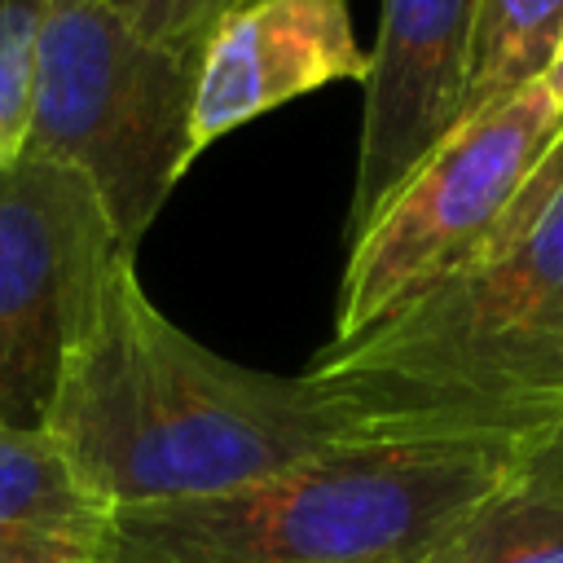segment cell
<instances>
[{
  "mask_svg": "<svg viewBox=\"0 0 563 563\" xmlns=\"http://www.w3.org/2000/svg\"><path fill=\"white\" fill-rule=\"evenodd\" d=\"M40 431L114 510L224 493L343 444L312 378L202 347L145 295L136 255L101 273Z\"/></svg>",
  "mask_w": 563,
  "mask_h": 563,
  "instance_id": "2",
  "label": "cell"
},
{
  "mask_svg": "<svg viewBox=\"0 0 563 563\" xmlns=\"http://www.w3.org/2000/svg\"><path fill=\"white\" fill-rule=\"evenodd\" d=\"M303 378L343 444L541 449L563 435V136L501 224Z\"/></svg>",
  "mask_w": 563,
  "mask_h": 563,
  "instance_id": "1",
  "label": "cell"
},
{
  "mask_svg": "<svg viewBox=\"0 0 563 563\" xmlns=\"http://www.w3.org/2000/svg\"><path fill=\"white\" fill-rule=\"evenodd\" d=\"M132 255L97 189L48 158L0 163V422L40 431L66 343L101 282Z\"/></svg>",
  "mask_w": 563,
  "mask_h": 563,
  "instance_id": "6",
  "label": "cell"
},
{
  "mask_svg": "<svg viewBox=\"0 0 563 563\" xmlns=\"http://www.w3.org/2000/svg\"><path fill=\"white\" fill-rule=\"evenodd\" d=\"M110 4L150 40H163V44L198 57L202 40L220 22V13H229L242 0H110Z\"/></svg>",
  "mask_w": 563,
  "mask_h": 563,
  "instance_id": "13",
  "label": "cell"
},
{
  "mask_svg": "<svg viewBox=\"0 0 563 563\" xmlns=\"http://www.w3.org/2000/svg\"><path fill=\"white\" fill-rule=\"evenodd\" d=\"M545 88H550V97H554L559 110H563V48H559V57H554V66H550V75H545Z\"/></svg>",
  "mask_w": 563,
  "mask_h": 563,
  "instance_id": "14",
  "label": "cell"
},
{
  "mask_svg": "<svg viewBox=\"0 0 563 563\" xmlns=\"http://www.w3.org/2000/svg\"><path fill=\"white\" fill-rule=\"evenodd\" d=\"M48 0H0V106L26 128L35 40Z\"/></svg>",
  "mask_w": 563,
  "mask_h": 563,
  "instance_id": "12",
  "label": "cell"
},
{
  "mask_svg": "<svg viewBox=\"0 0 563 563\" xmlns=\"http://www.w3.org/2000/svg\"><path fill=\"white\" fill-rule=\"evenodd\" d=\"M194 53L150 40L110 0H48L22 154L79 172L136 255L194 163Z\"/></svg>",
  "mask_w": 563,
  "mask_h": 563,
  "instance_id": "4",
  "label": "cell"
},
{
  "mask_svg": "<svg viewBox=\"0 0 563 563\" xmlns=\"http://www.w3.org/2000/svg\"><path fill=\"white\" fill-rule=\"evenodd\" d=\"M427 563H563V435L541 444Z\"/></svg>",
  "mask_w": 563,
  "mask_h": 563,
  "instance_id": "10",
  "label": "cell"
},
{
  "mask_svg": "<svg viewBox=\"0 0 563 563\" xmlns=\"http://www.w3.org/2000/svg\"><path fill=\"white\" fill-rule=\"evenodd\" d=\"M532 453L347 440L224 493L114 510L101 563H427Z\"/></svg>",
  "mask_w": 563,
  "mask_h": 563,
  "instance_id": "3",
  "label": "cell"
},
{
  "mask_svg": "<svg viewBox=\"0 0 563 563\" xmlns=\"http://www.w3.org/2000/svg\"><path fill=\"white\" fill-rule=\"evenodd\" d=\"M563 48V0H475L462 119L541 84Z\"/></svg>",
  "mask_w": 563,
  "mask_h": 563,
  "instance_id": "11",
  "label": "cell"
},
{
  "mask_svg": "<svg viewBox=\"0 0 563 563\" xmlns=\"http://www.w3.org/2000/svg\"><path fill=\"white\" fill-rule=\"evenodd\" d=\"M347 0H242L207 31L194 79V158L242 123L339 79L365 84Z\"/></svg>",
  "mask_w": 563,
  "mask_h": 563,
  "instance_id": "8",
  "label": "cell"
},
{
  "mask_svg": "<svg viewBox=\"0 0 563 563\" xmlns=\"http://www.w3.org/2000/svg\"><path fill=\"white\" fill-rule=\"evenodd\" d=\"M563 136L545 79L462 119L347 242L330 343H347L457 268Z\"/></svg>",
  "mask_w": 563,
  "mask_h": 563,
  "instance_id": "5",
  "label": "cell"
},
{
  "mask_svg": "<svg viewBox=\"0 0 563 563\" xmlns=\"http://www.w3.org/2000/svg\"><path fill=\"white\" fill-rule=\"evenodd\" d=\"M475 0H383L365 75L347 242L457 128Z\"/></svg>",
  "mask_w": 563,
  "mask_h": 563,
  "instance_id": "7",
  "label": "cell"
},
{
  "mask_svg": "<svg viewBox=\"0 0 563 563\" xmlns=\"http://www.w3.org/2000/svg\"><path fill=\"white\" fill-rule=\"evenodd\" d=\"M110 515L44 431L0 422V563H101Z\"/></svg>",
  "mask_w": 563,
  "mask_h": 563,
  "instance_id": "9",
  "label": "cell"
}]
</instances>
